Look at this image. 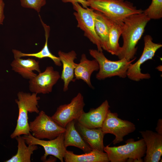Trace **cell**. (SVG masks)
<instances>
[{"label":"cell","instance_id":"17","mask_svg":"<svg viewBox=\"0 0 162 162\" xmlns=\"http://www.w3.org/2000/svg\"><path fill=\"white\" fill-rule=\"evenodd\" d=\"M38 61L28 58L23 59L21 58H15L10 64L12 70L18 73L24 79L30 80L37 74L34 71L41 72Z\"/></svg>","mask_w":162,"mask_h":162},{"label":"cell","instance_id":"20","mask_svg":"<svg viewBox=\"0 0 162 162\" xmlns=\"http://www.w3.org/2000/svg\"><path fill=\"white\" fill-rule=\"evenodd\" d=\"M39 16L45 31V42L43 47L40 51L36 53H23L19 50L13 49L12 50V52L14 55V58H20L25 56L34 57L39 59L48 58L53 61L56 65L60 67L62 65V64L59 57L53 55L50 52L48 47V39L50 35V27L44 23L40 16Z\"/></svg>","mask_w":162,"mask_h":162},{"label":"cell","instance_id":"4","mask_svg":"<svg viewBox=\"0 0 162 162\" xmlns=\"http://www.w3.org/2000/svg\"><path fill=\"white\" fill-rule=\"evenodd\" d=\"M124 145L117 146L105 147L104 151L110 161L124 162L128 159L133 160L134 162H143L142 159L146 152V147L143 139L135 141L133 139L126 141Z\"/></svg>","mask_w":162,"mask_h":162},{"label":"cell","instance_id":"3","mask_svg":"<svg viewBox=\"0 0 162 162\" xmlns=\"http://www.w3.org/2000/svg\"><path fill=\"white\" fill-rule=\"evenodd\" d=\"M34 93L19 92L17 94V98L15 100L19 111L17 124L15 128L10 135L12 139L22 135H28L30 133L28 122V113L40 112L38 109V100L40 97Z\"/></svg>","mask_w":162,"mask_h":162},{"label":"cell","instance_id":"7","mask_svg":"<svg viewBox=\"0 0 162 162\" xmlns=\"http://www.w3.org/2000/svg\"><path fill=\"white\" fill-rule=\"evenodd\" d=\"M72 4L76 11L74 14L78 22L77 27L84 32L85 36L96 46L98 51L102 52L100 40L95 30L94 10L91 8L82 7L78 3Z\"/></svg>","mask_w":162,"mask_h":162},{"label":"cell","instance_id":"28","mask_svg":"<svg viewBox=\"0 0 162 162\" xmlns=\"http://www.w3.org/2000/svg\"><path fill=\"white\" fill-rule=\"evenodd\" d=\"M5 4L3 0H0V25L2 24L4 18V9Z\"/></svg>","mask_w":162,"mask_h":162},{"label":"cell","instance_id":"5","mask_svg":"<svg viewBox=\"0 0 162 162\" xmlns=\"http://www.w3.org/2000/svg\"><path fill=\"white\" fill-rule=\"evenodd\" d=\"M89 53L98 64L99 71L96 77L100 80L115 76L122 78L126 77L129 66L136 58L135 57L129 61L125 58L112 61L107 59L102 52L98 50L90 49Z\"/></svg>","mask_w":162,"mask_h":162},{"label":"cell","instance_id":"16","mask_svg":"<svg viewBox=\"0 0 162 162\" xmlns=\"http://www.w3.org/2000/svg\"><path fill=\"white\" fill-rule=\"evenodd\" d=\"M76 122L75 124L76 129L91 148L104 152L103 140L105 134L101 128H89Z\"/></svg>","mask_w":162,"mask_h":162},{"label":"cell","instance_id":"6","mask_svg":"<svg viewBox=\"0 0 162 162\" xmlns=\"http://www.w3.org/2000/svg\"><path fill=\"white\" fill-rule=\"evenodd\" d=\"M29 124L32 135L40 140L53 139L64 133L66 130L65 128L58 124L42 110L40 111L38 115Z\"/></svg>","mask_w":162,"mask_h":162},{"label":"cell","instance_id":"12","mask_svg":"<svg viewBox=\"0 0 162 162\" xmlns=\"http://www.w3.org/2000/svg\"><path fill=\"white\" fill-rule=\"evenodd\" d=\"M60 78L59 72L54 70L52 66L47 67L44 71L29 80V89L37 94H49L52 92L53 86Z\"/></svg>","mask_w":162,"mask_h":162},{"label":"cell","instance_id":"11","mask_svg":"<svg viewBox=\"0 0 162 162\" xmlns=\"http://www.w3.org/2000/svg\"><path fill=\"white\" fill-rule=\"evenodd\" d=\"M22 137L28 145H38L44 148L45 153L41 158V160H46L47 157L51 155L58 158L61 162H63L64 157L67 151L64 143V133L49 140L36 138L30 133L28 135H24Z\"/></svg>","mask_w":162,"mask_h":162},{"label":"cell","instance_id":"10","mask_svg":"<svg viewBox=\"0 0 162 162\" xmlns=\"http://www.w3.org/2000/svg\"><path fill=\"white\" fill-rule=\"evenodd\" d=\"M101 128L105 134L109 133L115 136L112 141L115 145L123 141L124 137L134 131L136 127L133 123L119 118L117 113L109 110Z\"/></svg>","mask_w":162,"mask_h":162},{"label":"cell","instance_id":"21","mask_svg":"<svg viewBox=\"0 0 162 162\" xmlns=\"http://www.w3.org/2000/svg\"><path fill=\"white\" fill-rule=\"evenodd\" d=\"M64 158L65 162H108L107 155L103 151L92 149L90 152L76 154L73 152L67 150Z\"/></svg>","mask_w":162,"mask_h":162},{"label":"cell","instance_id":"24","mask_svg":"<svg viewBox=\"0 0 162 162\" xmlns=\"http://www.w3.org/2000/svg\"><path fill=\"white\" fill-rule=\"evenodd\" d=\"M15 138L17 141V151L16 153L5 162H30L32 155L34 152L37 150V145H29L27 146L25 140L21 135L16 136Z\"/></svg>","mask_w":162,"mask_h":162},{"label":"cell","instance_id":"19","mask_svg":"<svg viewBox=\"0 0 162 162\" xmlns=\"http://www.w3.org/2000/svg\"><path fill=\"white\" fill-rule=\"evenodd\" d=\"M65 128L64 143L66 148L69 146H74L81 149L85 153L89 152L92 150L76 129L75 121L69 123Z\"/></svg>","mask_w":162,"mask_h":162},{"label":"cell","instance_id":"14","mask_svg":"<svg viewBox=\"0 0 162 162\" xmlns=\"http://www.w3.org/2000/svg\"><path fill=\"white\" fill-rule=\"evenodd\" d=\"M110 107L108 101L106 100L97 108L91 109L87 112H84L76 121L88 128H101Z\"/></svg>","mask_w":162,"mask_h":162},{"label":"cell","instance_id":"13","mask_svg":"<svg viewBox=\"0 0 162 162\" xmlns=\"http://www.w3.org/2000/svg\"><path fill=\"white\" fill-rule=\"evenodd\" d=\"M145 142V162H158L162 155V135L151 130L140 131Z\"/></svg>","mask_w":162,"mask_h":162},{"label":"cell","instance_id":"22","mask_svg":"<svg viewBox=\"0 0 162 162\" xmlns=\"http://www.w3.org/2000/svg\"><path fill=\"white\" fill-rule=\"evenodd\" d=\"M94 27L103 50L107 51L111 19L100 12L94 10Z\"/></svg>","mask_w":162,"mask_h":162},{"label":"cell","instance_id":"18","mask_svg":"<svg viewBox=\"0 0 162 162\" xmlns=\"http://www.w3.org/2000/svg\"><path fill=\"white\" fill-rule=\"evenodd\" d=\"M99 69V65L97 61L88 59L85 54L81 56L80 62L76 63L74 74L76 79L82 80L91 88H93L91 81L92 73Z\"/></svg>","mask_w":162,"mask_h":162},{"label":"cell","instance_id":"27","mask_svg":"<svg viewBox=\"0 0 162 162\" xmlns=\"http://www.w3.org/2000/svg\"><path fill=\"white\" fill-rule=\"evenodd\" d=\"M64 3L71 2L72 4L75 3H79L81 4L83 8H87L88 6V2L86 0H61Z\"/></svg>","mask_w":162,"mask_h":162},{"label":"cell","instance_id":"9","mask_svg":"<svg viewBox=\"0 0 162 162\" xmlns=\"http://www.w3.org/2000/svg\"><path fill=\"white\" fill-rule=\"evenodd\" d=\"M85 105L84 98L80 93L77 94L68 104L59 106L51 117L62 127L65 128L72 121H76L84 112Z\"/></svg>","mask_w":162,"mask_h":162},{"label":"cell","instance_id":"29","mask_svg":"<svg viewBox=\"0 0 162 162\" xmlns=\"http://www.w3.org/2000/svg\"><path fill=\"white\" fill-rule=\"evenodd\" d=\"M155 129L157 133L162 135V120L161 119L158 120Z\"/></svg>","mask_w":162,"mask_h":162},{"label":"cell","instance_id":"23","mask_svg":"<svg viewBox=\"0 0 162 162\" xmlns=\"http://www.w3.org/2000/svg\"><path fill=\"white\" fill-rule=\"evenodd\" d=\"M123 24V22H118L111 20L106 51L112 55L118 56L120 53L121 47L118 41L122 32Z\"/></svg>","mask_w":162,"mask_h":162},{"label":"cell","instance_id":"15","mask_svg":"<svg viewBox=\"0 0 162 162\" xmlns=\"http://www.w3.org/2000/svg\"><path fill=\"white\" fill-rule=\"evenodd\" d=\"M58 54L63 66L61 78L64 82L63 90L65 92L68 90L70 82L75 81L74 72L76 63L74 60L77 58V54L72 50L67 53L59 51Z\"/></svg>","mask_w":162,"mask_h":162},{"label":"cell","instance_id":"1","mask_svg":"<svg viewBox=\"0 0 162 162\" xmlns=\"http://www.w3.org/2000/svg\"><path fill=\"white\" fill-rule=\"evenodd\" d=\"M150 19L143 12L130 15L124 20L121 35L123 44L118 56L130 61L135 58L136 45L142 36L147 24Z\"/></svg>","mask_w":162,"mask_h":162},{"label":"cell","instance_id":"25","mask_svg":"<svg viewBox=\"0 0 162 162\" xmlns=\"http://www.w3.org/2000/svg\"><path fill=\"white\" fill-rule=\"evenodd\" d=\"M143 13L150 20L161 19L162 17V0H152L150 5L143 10Z\"/></svg>","mask_w":162,"mask_h":162},{"label":"cell","instance_id":"26","mask_svg":"<svg viewBox=\"0 0 162 162\" xmlns=\"http://www.w3.org/2000/svg\"><path fill=\"white\" fill-rule=\"evenodd\" d=\"M20 2L23 7L34 9L38 13L46 2V0H20Z\"/></svg>","mask_w":162,"mask_h":162},{"label":"cell","instance_id":"8","mask_svg":"<svg viewBox=\"0 0 162 162\" xmlns=\"http://www.w3.org/2000/svg\"><path fill=\"white\" fill-rule=\"evenodd\" d=\"M143 39L144 47L141 56L136 62L130 64L127 71V77L134 81H139L151 78L149 74L141 72V66L147 61L152 59L157 50L162 46L160 44L153 42L152 37L149 35H146Z\"/></svg>","mask_w":162,"mask_h":162},{"label":"cell","instance_id":"2","mask_svg":"<svg viewBox=\"0 0 162 162\" xmlns=\"http://www.w3.org/2000/svg\"><path fill=\"white\" fill-rule=\"evenodd\" d=\"M88 6L100 12L111 20L123 22L124 20L133 14L143 12L131 2L124 0H86Z\"/></svg>","mask_w":162,"mask_h":162}]
</instances>
